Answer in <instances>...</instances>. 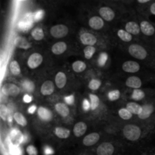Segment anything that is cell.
I'll list each match as a JSON object with an SVG mask.
<instances>
[{
  "instance_id": "cell-42",
  "label": "cell",
  "mask_w": 155,
  "mask_h": 155,
  "mask_svg": "<svg viewBox=\"0 0 155 155\" xmlns=\"http://www.w3.org/2000/svg\"><path fill=\"white\" fill-rule=\"evenodd\" d=\"M26 152L28 155H38L37 148L33 145H29L26 148Z\"/></svg>"
},
{
  "instance_id": "cell-15",
  "label": "cell",
  "mask_w": 155,
  "mask_h": 155,
  "mask_svg": "<svg viewBox=\"0 0 155 155\" xmlns=\"http://www.w3.org/2000/svg\"><path fill=\"white\" fill-rule=\"evenodd\" d=\"M37 114L39 117L42 121L48 122V121H51V119H52L53 114L51 111L45 107H39L37 109Z\"/></svg>"
},
{
  "instance_id": "cell-4",
  "label": "cell",
  "mask_w": 155,
  "mask_h": 155,
  "mask_svg": "<svg viewBox=\"0 0 155 155\" xmlns=\"http://www.w3.org/2000/svg\"><path fill=\"white\" fill-rule=\"evenodd\" d=\"M68 27L64 24H57L50 29V33L53 37L61 39L66 36L68 33Z\"/></svg>"
},
{
  "instance_id": "cell-20",
  "label": "cell",
  "mask_w": 155,
  "mask_h": 155,
  "mask_svg": "<svg viewBox=\"0 0 155 155\" xmlns=\"http://www.w3.org/2000/svg\"><path fill=\"white\" fill-rule=\"evenodd\" d=\"M142 84V80L138 77H130L126 81L127 86L134 89H140Z\"/></svg>"
},
{
  "instance_id": "cell-14",
  "label": "cell",
  "mask_w": 155,
  "mask_h": 155,
  "mask_svg": "<svg viewBox=\"0 0 155 155\" xmlns=\"http://www.w3.org/2000/svg\"><path fill=\"white\" fill-rule=\"evenodd\" d=\"M80 41L83 45L89 46V45H94L97 42V39L93 34L90 33H84L81 34L80 37Z\"/></svg>"
},
{
  "instance_id": "cell-3",
  "label": "cell",
  "mask_w": 155,
  "mask_h": 155,
  "mask_svg": "<svg viewBox=\"0 0 155 155\" xmlns=\"http://www.w3.org/2000/svg\"><path fill=\"white\" fill-rule=\"evenodd\" d=\"M34 22L33 12H27L18 23V28L22 31L27 32L33 27Z\"/></svg>"
},
{
  "instance_id": "cell-6",
  "label": "cell",
  "mask_w": 155,
  "mask_h": 155,
  "mask_svg": "<svg viewBox=\"0 0 155 155\" xmlns=\"http://www.w3.org/2000/svg\"><path fill=\"white\" fill-rule=\"evenodd\" d=\"M43 61V57L39 53H33L27 60V66L30 69H36Z\"/></svg>"
},
{
  "instance_id": "cell-33",
  "label": "cell",
  "mask_w": 155,
  "mask_h": 155,
  "mask_svg": "<svg viewBox=\"0 0 155 155\" xmlns=\"http://www.w3.org/2000/svg\"><path fill=\"white\" fill-rule=\"evenodd\" d=\"M145 93L143 90H141L140 89H134L132 93L131 98L135 101H141L143 98H145Z\"/></svg>"
},
{
  "instance_id": "cell-32",
  "label": "cell",
  "mask_w": 155,
  "mask_h": 155,
  "mask_svg": "<svg viewBox=\"0 0 155 155\" xmlns=\"http://www.w3.org/2000/svg\"><path fill=\"white\" fill-rule=\"evenodd\" d=\"M10 115V110H8V107L2 103L0 104V117L4 121L8 120V118Z\"/></svg>"
},
{
  "instance_id": "cell-17",
  "label": "cell",
  "mask_w": 155,
  "mask_h": 155,
  "mask_svg": "<svg viewBox=\"0 0 155 155\" xmlns=\"http://www.w3.org/2000/svg\"><path fill=\"white\" fill-rule=\"evenodd\" d=\"M15 45L17 48L27 50L31 47V44L24 36H17L15 39Z\"/></svg>"
},
{
  "instance_id": "cell-50",
  "label": "cell",
  "mask_w": 155,
  "mask_h": 155,
  "mask_svg": "<svg viewBox=\"0 0 155 155\" xmlns=\"http://www.w3.org/2000/svg\"><path fill=\"white\" fill-rule=\"evenodd\" d=\"M19 1H25V0H19Z\"/></svg>"
},
{
  "instance_id": "cell-7",
  "label": "cell",
  "mask_w": 155,
  "mask_h": 155,
  "mask_svg": "<svg viewBox=\"0 0 155 155\" xmlns=\"http://www.w3.org/2000/svg\"><path fill=\"white\" fill-rule=\"evenodd\" d=\"M96 153L97 155H113L114 147L110 142H104L98 147Z\"/></svg>"
},
{
  "instance_id": "cell-51",
  "label": "cell",
  "mask_w": 155,
  "mask_h": 155,
  "mask_svg": "<svg viewBox=\"0 0 155 155\" xmlns=\"http://www.w3.org/2000/svg\"><path fill=\"white\" fill-rule=\"evenodd\" d=\"M154 155H155V154H154Z\"/></svg>"
},
{
  "instance_id": "cell-46",
  "label": "cell",
  "mask_w": 155,
  "mask_h": 155,
  "mask_svg": "<svg viewBox=\"0 0 155 155\" xmlns=\"http://www.w3.org/2000/svg\"><path fill=\"white\" fill-rule=\"evenodd\" d=\"M32 100H33V98H32L31 95H28V94H26V95H24V97H23V101L25 103H27V104L31 102Z\"/></svg>"
},
{
  "instance_id": "cell-30",
  "label": "cell",
  "mask_w": 155,
  "mask_h": 155,
  "mask_svg": "<svg viewBox=\"0 0 155 155\" xmlns=\"http://www.w3.org/2000/svg\"><path fill=\"white\" fill-rule=\"evenodd\" d=\"M117 36L121 40L124 41V42H130L133 39V36L132 34L127 31L126 30H119L117 32Z\"/></svg>"
},
{
  "instance_id": "cell-12",
  "label": "cell",
  "mask_w": 155,
  "mask_h": 155,
  "mask_svg": "<svg viewBox=\"0 0 155 155\" xmlns=\"http://www.w3.org/2000/svg\"><path fill=\"white\" fill-rule=\"evenodd\" d=\"M89 25L93 30H101L104 26V20L100 16H93L89 20Z\"/></svg>"
},
{
  "instance_id": "cell-25",
  "label": "cell",
  "mask_w": 155,
  "mask_h": 155,
  "mask_svg": "<svg viewBox=\"0 0 155 155\" xmlns=\"http://www.w3.org/2000/svg\"><path fill=\"white\" fill-rule=\"evenodd\" d=\"M54 134L59 139H68L71 135V131L64 127H56L54 129Z\"/></svg>"
},
{
  "instance_id": "cell-1",
  "label": "cell",
  "mask_w": 155,
  "mask_h": 155,
  "mask_svg": "<svg viewBox=\"0 0 155 155\" xmlns=\"http://www.w3.org/2000/svg\"><path fill=\"white\" fill-rule=\"evenodd\" d=\"M124 136L128 140L134 142L138 140L141 136V130L139 127L133 124H128L124 127L123 130Z\"/></svg>"
},
{
  "instance_id": "cell-31",
  "label": "cell",
  "mask_w": 155,
  "mask_h": 155,
  "mask_svg": "<svg viewBox=\"0 0 155 155\" xmlns=\"http://www.w3.org/2000/svg\"><path fill=\"white\" fill-rule=\"evenodd\" d=\"M9 68H10L11 73L13 75L18 76L21 74V67H20V64L17 61H12L10 63Z\"/></svg>"
},
{
  "instance_id": "cell-35",
  "label": "cell",
  "mask_w": 155,
  "mask_h": 155,
  "mask_svg": "<svg viewBox=\"0 0 155 155\" xmlns=\"http://www.w3.org/2000/svg\"><path fill=\"white\" fill-rule=\"evenodd\" d=\"M89 98H90L91 110H95V109L98 108V105H99V98L96 95H95V94H90L89 95Z\"/></svg>"
},
{
  "instance_id": "cell-23",
  "label": "cell",
  "mask_w": 155,
  "mask_h": 155,
  "mask_svg": "<svg viewBox=\"0 0 155 155\" xmlns=\"http://www.w3.org/2000/svg\"><path fill=\"white\" fill-rule=\"evenodd\" d=\"M54 82H55V85L58 88H59V89L64 88L67 83L66 74L64 72H61V71L58 72L56 74L55 78H54Z\"/></svg>"
},
{
  "instance_id": "cell-43",
  "label": "cell",
  "mask_w": 155,
  "mask_h": 155,
  "mask_svg": "<svg viewBox=\"0 0 155 155\" xmlns=\"http://www.w3.org/2000/svg\"><path fill=\"white\" fill-rule=\"evenodd\" d=\"M83 110H84V111H88V110H91L90 101H89L88 99H86V98H85V99L83 100Z\"/></svg>"
},
{
  "instance_id": "cell-36",
  "label": "cell",
  "mask_w": 155,
  "mask_h": 155,
  "mask_svg": "<svg viewBox=\"0 0 155 155\" xmlns=\"http://www.w3.org/2000/svg\"><path fill=\"white\" fill-rule=\"evenodd\" d=\"M95 48L94 47V45H89V46H86V48L83 50V53H84V56L86 59H91L93 57L94 54L95 53Z\"/></svg>"
},
{
  "instance_id": "cell-10",
  "label": "cell",
  "mask_w": 155,
  "mask_h": 155,
  "mask_svg": "<svg viewBox=\"0 0 155 155\" xmlns=\"http://www.w3.org/2000/svg\"><path fill=\"white\" fill-rule=\"evenodd\" d=\"M141 32L145 36H153L155 33V28L152 24L147 21H143L140 24Z\"/></svg>"
},
{
  "instance_id": "cell-18",
  "label": "cell",
  "mask_w": 155,
  "mask_h": 155,
  "mask_svg": "<svg viewBox=\"0 0 155 155\" xmlns=\"http://www.w3.org/2000/svg\"><path fill=\"white\" fill-rule=\"evenodd\" d=\"M125 30L132 35H138L141 32L140 26L135 21H129L125 26Z\"/></svg>"
},
{
  "instance_id": "cell-37",
  "label": "cell",
  "mask_w": 155,
  "mask_h": 155,
  "mask_svg": "<svg viewBox=\"0 0 155 155\" xmlns=\"http://www.w3.org/2000/svg\"><path fill=\"white\" fill-rule=\"evenodd\" d=\"M118 114L121 119L126 120L131 119L133 115L127 108H121L118 111Z\"/></svg>"
},
{
  "instance_id": "cell-22",
  "label": "cell",
  "mask_w": 155,
  "mask_h": 155,
  "mask_svg": "<svg viewBox=\"0 0 155 155\" xmlns=\"http://www.w3.org/2000/svg\"><path fill=\"white\" fill-rule=\"evenodd\" d=\"M67 48H68V46L64 42H58L52 45L51 51H52L53 54L59 55V54H63L67 50Z\"/></svg>"
},
{
  "instance_id": "cell-13",
  "label": "cell",
  "mask_w": 155,
  "mask_h": 155,
  "mask_svg": "<svg viewBox=\"0 0 155 155\" xmlns=\"http://www.w3.org/2000/svg\"><path fill=\"white\" fill-rule=\"evenodd\" d=\"M99 139L100 136L98 133H92L85 136V138L83 140V143L85 146H92V145H95L99 141Z\"/></svg>"
},
{
  "instance_id": "cell-40",
  "label": "cell",
  "mask_w": 155,
  "mask_h": 155,
  "mask_svg": "<svg viewBox=\"0 0 155 155\" xmlns=\"http://www.w3.org/2000/svg\"><path fill=\"white\" fill-rule=\"evenodd\" d=\"M107 59H108V54L106 52L100 53L98 58V65L99 67H104L105 64L107 63Z\"/></svg>"
},
{
  "instance_id": "cell-39",
  "label": "cell",
  "mask_w": 155,
  "mask_h": 155,
  "mask_svg": "<svg viewBox=\"0 0 155 155\" xmlns=\"http://www.w3.org/2000/svg\"><path fill=\"white\" fill-rule=\"evenodd\" d=\"M101 86V82L98 79H92L89 83V88L91 90H98Z\"/></svg>"
},
{
  "instance_id": "cell-26",
  "label": "cell",
  "mask_w": 155,
  "mask_h": 155,
  "mask_svg": "<svg viewBox=\"0 0 155 155\" xmlns=\"http://www.w3.org/2000/svg\"><path fill=\"white\" fill-rule=\"evenodd\" d=\"M31 36L33 39L36 41L42 40L45 37V33L41 27H36L31 32Z\"/></svg>"
},
{
  "instance_id": "cell-28",
  "label": "cell",
  "mask_w": 155,
  "mask_h": 155,
  "mask_svg": "<svg viewBox=\"0 0 155 155\" xmlns=\"http://www.w3.org/2000/svg\"><path fill=\"white\" fill-rule=\"evenodd\" d=\"M13 118L15 121H16L17 124L20 126H22V127H25L27 124V119H26L25 117L21 113V112H15L13 115Z\"/></svg>"
},
{
  "instance_id": "cell-21",
  "label": "cell",
  "mask_w": 155,
  "mask_h": 155,
  "mask_svg": "<svg viewBox=\"0 0 155 155\" xmlns=\"http://www.w3.org/2000/svg\"><path fill=\"white\" fill-rule=\"evenodd\" d=\"M54 108H55V110L57 111V113L61 117H66L70 114V110L68 107V104H64V103H57L55 104V106H54Z\"/></svg>"
},
{
  "instance_id": "cell-48",
  "label": "cell",
  "mask_w": 155,
  "mask_h": 155,
  "mask_svg": "<svg viewBox=\"0 0 155 155\" xmlns=\"http://www.w3.org/2000/svg\"><path fill=\"white\" fill-rule=\"evenodd\" d=\"M150 12H151V15H153L154 16H155V2L152 3V4L150 5Z\"/></svg>"
},
{
  "instance_id": "cell-44",
  "label": "cell",
  "mask_w": 155,
  "mask_h": 155,
  "mask_svg": "<svg viewBox=\"0 0 155 155\" xmlns=\"http://www.w3.org/2000/svg\"><path fill=\"white\" fill-rule=\"evenodd\" d=\"M64 101L65 104H68V105H72L74 103V95H68V96L64 97Z\"/></svg>"
},
{
  "instance_id": "cell-8",
  "label": "cell",
  "mask_w": 155,
  "mask_h": 155,
  "mask_svg": "<svg viewBox=\"0 0 155 155\" xmlns=\"http://www.w3.org/2000/svg\"><path fill=\"white\" fill-rule=\"evenodd\" d=\"M98 13L100 17L106 21H111L115 18L114 11L110 7H106V6L101 7L98 10Z\"/></svg>"
},
{
  "instance_id": "cell-41",
  "label": "cell",
  "mask_w": 155,
  "mask_h": 155,
  "mask_svg": "<svg viewBox=\"0 0 155 155\" xmlns=\"http://www.w3.org/2000/svg\"><path fill=\"white\" fill-rule=\"evenodd\" d=\"M44 15H45V11L42 10V9H39V10L33 12V18H34L35 22L41 21L44 18Z\"/></svg>"
},
{
  "instance_id": "cell-49",
  "label": "cell",
  "mask_w": 155,
  "mask_h": 155,
  "mask_svg": "<svg viewBox=\"0 0 155 155\" xmlns=\"http://www.w3.org/2000/svg\"><path fill=\"white\" fill-rule=\"evenodd\" d=\"M138 2L141 3V4H145V3H148L149 2H151V0H137Z\"/></svg>"
},
{
  "instance_id": "cell-19",
  "label": "cell",
  "mask_w": 155,
  "mask_h": 155,
  "mask_svg": "<svg viewBox=\"0 0 155 155\" xmlns=\"http://www.w3.org/2000/svg\"><path fill=\"white\" fill-rule=\"evenodd\" d=\"M86 130H87V125L84 122H79L75 124L73 132L76 137H81L86 133Z\"/></svg>"
},
{
  "instance_id": "cell-34",
  "label": "cell",
  "mask_w": 155,
  "mask_h": 155,
  "mask_svg": "<svg viewBox=\"0 0 155 155\" xmlns=\"http://www.w3.org/2000/svg\"><path fill=\"white\" fill-rule=\"evenodd\" d=\"M22 87L26 92H33L35 89V85L33 81L30 80H24L22 82Z\"/></svg>"
},
{
  "instance_id": "cell-24",
  "label": "cell",
  "mask_w": 155,
  "mask_h": 155,
  "mask_svg": "<svg viewBox=\"0 0 155 155\" xmlns=\"http://www.w3.org/2000/svg\"><path fill=\"white\" fill-rule=\"evenodd\" d=\"M126 108L128 109L133 114L139 115L142 113V106H141L140 104H137L136 102H129L127 104V107Z\"/></svg>"
},
{
  "instance_id": "cell-29",
  "label": "cell",
  "mask_w": 155,
  "mask_h": 155,
  "mask_svg": "<svg viewBox=\"0 0 155 155\" xmlns=\"http://www.w3.org/2000/svg\"><path fill=\"white\" fill-rule=\"evenodd\" d=\"M11 137H12V140L15 141L17 143L21 144V141H22L23 134L21 133L19 130L16 128H13L11 130Z\"/></svg>"
},
{
  "instance_id": "cell-38",
  "label": "cell",
  "mask_w": 155,
  "mask_h": 155,
  "mask_svg": "<svg viewBox=\"0 0 155 155\" xmlns=\"http://www.w3.org/2000/svg\"><path fill=\"white\" fill-rule=\"evenodd\" d=\"M120 97V92L118 89L110 91L107 94V98L111 101H117V99H119Z\"/></svg>"
},
{
  "instance_id": "cell-27",
  "label": "cell",
  "mask_w": 155,
  "mask_h": 155,
  "mask_svg": "<svg viewBox=\"0 0 155 155\" xmlns=\"http://www.w3.org/2000/svg\"><path fill=\"white\" fill-rule=\"evenodd\" d=\"M72 69L76 73H82L86 69V64L82 61H76L72 64Z\"/></svg>"
},
{
  "instance_id": "cell-5",
  "label": "cell",
  "mask_w": 155,
  "mask_h": 155,
  "mask_svg": "<svg viewBox=\"0 0 155 155\" xmlns=\"http://www.w3.org/2000/svg\"><path fill=\"white\" fill-rule=\"evenodd\" d=\"M21 92L19 87L14 83H5L2 87V93L5 96L15 97Z\"/></svg>"
},
{
  "instance_id": "cell-45",
  "label": "cell",
  "mask_w": 155,
  "mask_h": 155,
  "mask_svg": "<svg viewBox=\"0 0 155 155\" xmlns=\"http://www.w3.org/2000/svg\"><path fill=\"white\" fill-rule=\"evenodd\" d=\"M54 154V150L50 146H45L44 148V154L45 155H52Z\"/></svg>"
},
{
  "instance_id": "cell-11",
  "label": "cell",
  "mask_w": 155,
  "mask_h": 155,
  "mask_svg": "<svg viewBox=\"0 0 155 155\" xmlns=\"http://www.w3.org/2000/svg\"><path fill=\"white\" fill-rule=\"evenodd\" d=\"M54 92V84L51 80L44 82L40 88V92L42 95H51Z\"/></svg>"
},
{
  "instance_id": "cell-2",
  "label": "cell",
  "mask_w": 155,
  "mask_h": 155,
  "mask_svg": "<svg viewBox=\"0 0 155 155\" xmlns=\"http://www.w3.org/2000/svg\"><path fill=\"white\" fill-rule=\"evenodd\" d=\"M129 53L135 58L144 60L148 56V52L143 46L138 44H133L129 47Z\"/></svg>"
},
{
  "instance_id": "cell-9",
  "label": "cell",
  "mask_w": 155,
  "mask_h": 155,
  "mask_svg": "<svg viewBox=\"0 0 155 155\" xmlns=\"http://www.w3.org/2000/svg\"><path fill=\"white\" fill-rule=\"evenodd\" d=\"M122 68L125 72L134 74L140 70V65L138 62L134 61H127L123 64Z\"/></svg>"
},
{
  "instance_id": "cell-47",
  "label": "cell",
  "mask_w": 155,
  "mask_h": 155,
  "mask_svg": "<svg viewBox=\"0 0 155 155\" xmlns=\"http://www.w3.org/2000/svg\"><path fill=\"white\" fill-rule=\"evenodd\" d=\"M36 109H37V107H36V105H31L30 107L28 108V113L30 114H34L35 112H36Z\"/></svg>"
},
{
  "instance_id": "cell-16",
  "label": "cell",
  "mask_w": 155,
  "mask_h": 155,
  "mask_svg": "<svg viewBox=\"0 0 155 155\" xmlns=\"http://www.w3.org/2000/svg\"><path fill=\"white\" fill-rule=\"evenodd\" d=\"M154 112V106L151 104H145L142 106V113L140 114L139 117L142 120H145L149 118Z\"/></svg>"
}]
</instances>
